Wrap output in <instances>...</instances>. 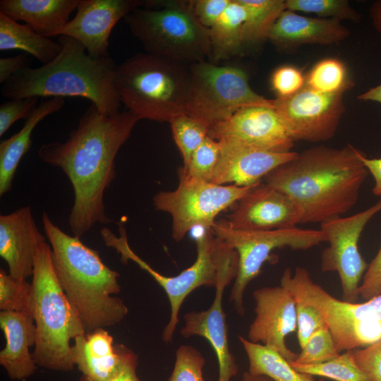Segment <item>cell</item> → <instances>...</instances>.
Returning <instances> with one entry per match:
<instances>
[{
  "label": "cell",
  "instance_id": "1",
  "mask_svg": "<svg viewBox=\"0 0 381 381\" xmlns=\"http://www.w3.org/2000/svg\"><path fill=\"white\" fill-rule=\"evenodd\" d=\"M140 120L128 110L104 115L92 104L65 142L39 148V158L61 169L72 184L68 224L73 236L80 238L96 224L111 222L105 212L104 192L116 175V155Z\"/></svg>",
  "mask_w": 381,
  "mask_h": 381
},
{
  "label": "cell",
  "instance_id": "2",
  "mask_svg": "<svg viewBox=\"0 0 381 381\" xmlns=\"http://www.w3.org/2000/svg\"><path fill=\"white\" fill-rule=\"evenodd\" d=\"M359 150L317 146L298 153L262 180L291 197L303 223H323L341 217L356 203L369 172Z\"/></svg>",
  "mask_w": 381,
  "mask_h": 381
},
{
  "label": "cell",
  "instance_id": "3",
  "mask_svg": "<svg viewBox=\"0 0 381 381\" xmlns=\"http://www.w3.org/2000/svg\"><path fill=\"white\" fill-rule=\"evenodd\" d=\"M42 221L51 244L53 266L60 285L76 310L86 332L121 322L128 313L123 300L119 273L80 237L64 232L44 212Z\"/></svg>",
  "mask_w": 381,
  "mask_h": 381
},
{
  "label": "cell",
  "instance_id": "4",
  "mask_svg": "<svg viewBox=\"0 0 381 381\" xmlns=\"http://www.w3.org/2000/svg\"><path fill=\"white\" fill-rule=\"evenodd\" d=\"M57 41L62 48L56 58L40 67L18 71L3 84L2 96L9 99L80 97L104 115L119 112L121 102L114 85L116 65L112 58L91 56L68 36H59Z\"/></svg>",
  "mask_w": 381,
  "mask_h": 381
},
{
  "label": "cell",
  "instance_id": "5",
  "mask_svg": "<svg viewBox=\"0 0 381 381\" xmlns=\"http://www.w3.org/2000/svg\"><path fill=\"white\" fill-rule=\"evenodd\" d=\"M32 277V315L36 327L32 358L39 367L72 370L75 365L70 341L86 330L59 282L52 248L46 242L37 248Z\"/></svg>",
  "mask_w": 381,
  "mask_h": 381
},
{
  "label": "cell",
  "instance_id": "6",
  "mask_svg": "<svg viewBox=\"0 0 381 381\" xmlns=\"http://www.w3.org/2000/svg\"><path fill=\"white\" fill-rule=\"evenodd\" d=\"M189 65L140 52L116 65L114 85L120 101L140 120L168 122L186 114Z\"/></svg>",
  "mask_w": 381,
  "mask_h": 381
},
{
  "label": "cell",
  "instance_id": "7",
  "mask_svg": "<svg viewBox=\"0 0 381 381\" xmlns=\"http://www.w3.org/2000/svg\"><path fill=\"white\" fill-rule=\"evenodd\" d=\"M118 226L119 236L109 228H104L101 231L102 240L107 246L114 248L120 255L123 264L133 261L164 290L171 306L170 319L162 336L166 343L172 341L181 307L193 291L202 286L216 287L221 282L230 284L236 277L237 252L218 238L211 229H205L195 238L197 256L193 265L176 276L168 277L154 270L131 249L125 225L120 223Z\"/></svg>",
  "mask_w": 381,
  "mask_h": 381
},
{
  "label": "cell",
  "instance_id": "8",
  "mask_svg": "<svg viewBox=\"0 0 381 381\" xmlns=\"http://www.w3.org/2000/svg\"><path fill=\"white\" fill-rule=\"evenodd\" d=\"M124 21L147 53L188 65L210 61L209 30L195 16L190 1H145Z\"/></svg>",
  "mask_w": 381,
  "mask_h": 381
},
{
  "label": "cell",
  "instance_id": "9",
  "mask_svg": "<svg viewBox=\"0 0 381 381\" xmlns=\"http://www.w3.org/2000/svg\"><path fill=\"white\" fill-rule=\"evenodd\" d=\"M280 285L295 299L314 306L322 315L337 351L368 346L381 339V295L364 303L339 300L315 283L308 270H284Z\"/></svg>",
  "mask_w": 381,
  "mask_h": 381
},
{
  "label": "cell",
  "instance_id": "10",
  "mask_svg": "<svg viewBox=\"0 0 381 381\" xmlns=\"http://www.w3.org/2000/svg\"><path fill=\"white\" fill-rule=\"evenodd\" d=\"M189 71L186 114L204 124L208 131L243 107L275 108V99L253 91L248 75L239 67L202 61L190 64Z\"/></svg>",
  "mask_w": 381,
  "mask_h": 381
},
{
  "label": "cell",
  "instance_id": "11",
  "mask_svg": "<svg viewBox=\"0 0 381 381\" xmlns=\"http://www.w3.org/2000/svg\"><path fill=\"white\" fill-rule=\"evenodd\" d=\"M213 234L238 255V268L229 296L236 313H245L243 295L249 283L260 273L272 252L284 247L307 250L327 241L322 229L294 227L269 231L241 230L231 227L226 219L217 220L211 228Z\"/></svg>",
  "mask_w": 381,
  "mask_h": 381
},
{
  "label": "cell",
  "instance_id": "12",
  "mask_svg": "<svg viewBox=\"0 0 381 381\" xmlns=\"http://www.w3.org/2000/svg\"><path fill=\"white\" fill-rule=\"evenodd\" d=\"M178 175L179 184L174 190H162L153 197L155 209L171 215L172 238L177 242L195 226L211 229L220 212L237 203L257 185H219L179 172Z\"/></svg>",
  "mask_w": 381,
  "mask_h": 381
},
{
  "label": "cell",
  "instance_id": "13",
  "mask_svg": "<svg viewBox=\"0 0 381 381\" xmlns=\"http://www.w3.org/2000/svg\"><path fill=\"white\" fill-rule=\"evenodd\" d=\"M381 212V199L368 208L346 217H336L321 224L329 246L321 254L322 272L339 274L343 301L356 303L360 282L368 264L358 250V241L368 222Z\"/></svg>",
  "mask_w": 381,
  "mask_h": 381
},
{
  "label": "cell",
  "instance_id": "14",
  "mask_svg": "<svg viewBox=\"0 0 381 381\" xmlns=\"http://www.w3.org/2000/svg\"><path fill=\"white\" fill-rule=\"evenodd\" d=\"M344 92L325 94L306 86L286 97H277L275 109L294 140L332 138L344 111Z\"/></svg>",
  "mask_w": 381,
  "mask_h": 381
},
{
  "label": "cell",
  "instance_id": "15",
  "mask_svg": "<svg viewBox=\"0 0 381 381\" xmlns=\"http://www.w3.org/2000/svg\"><path fill=\"white\" fill-rule=\"evenodd\" d=\"M253 296L255 317L249 327L248 339L274 350L289 362L295 361L298 354L285 341L296 328L294 296L282 285L258 289Z\"/></svg>",
  "mask_w": 381,
  "mask_h": 381
},
{
  "label": "cell",
  "instance_id": "16",
  "mask_svg": "<svg viewBox=\"0 0 381 381\" xmlns=\"http://www.w3.org/2000/svg\"><path fill=\"white\" fill-rule=\"evenodd\" d=\"M208 136L216 140H231L277 153L292 151L294 143L275 108L261 106L238 110L228 119L211 128Z\"/></svg>",
  "mask_w": 381,
  "mask_h": 381
},
{
  "label": "cell",
  "instance_id": "17",
  "mask_svg": "<svg viewBox=\"0 0 381 381\" xmlns=\"http://www.w3.org/2000/svg\"><path fill=\"white\" fill-rule=\"evenodd\" d=\"M144 4L140 0H79L75 16L55 37L74 38L91 56H110L108 47L112 29L119 20Z\"/></svg>",
  "mask_w": 381,
  "mask_h": 381
},
{
  "label": "cell",
  "instance_id": "18",
  "mask_svg": "<svg viewBox=\"0 0 381 381\" xmlns=\"http://www.w3.org/2000/svg\"><path fill=\"white\" fill-rule=\"evenodd\" d=\"M227 218L236 229H284L301 224L302 211L291 197L262 181L239 200Z\"/></svg>",
  "mask_w": 381,
  "mask_h": 381
},
{
  "label": "cell",
  "instance_id": "19",
  "mask_svg": "<svg viewBox=\"0 0 381 381\" xmlns=\"http://www.w3.org/2000/svg\"><path fill=\"white\" fill-rule=\"evenodd\" d=\"M220 155L211 183L246 187L256 185L297 152L277 153L254 148L231 140H217Z\"/></svg>",
  "mask_w": 381,
  "mask_h": 381
},
{
  "label": "cell",
  "instance_id": "20",
  "mask_svg": "<svg viewBox=\"0 0 381 381\" xmlns=\"http://www.w3.org/2000/svg\"><path fill=\"white\" fill-rule=\"evenodd\" d=\"M44 242L30 206L0 216V255L14 279L32 277L37 248Z\"/></svg>",
  "mask_w": 381,
  "mask_h": 381
},
{
  "label": "cell",
  "instance_id": "21",
  "mask_svg": "<svg viewBox=\"0 0 381 381\" xmlns=\"http://www.w3.org/2000/svg\"><path fill=\"white\" fill-rule=\"evenodd\" d=\"M229 284L228 282H221L216 286L214 299L208 309L186 313L183 317L185 324L180 330L181 334L185 338L196 335L208 341L217 358L218 381H231L238 370L236 358L230 351L222 304L224 289Z\"/></svg>",
  "mask_w": 381,
  "mask_h": 381
},
{
  "label": "cell",
  "instance_id": "22",
  "mask_svg": "<svg viewBox=\"0 0 381 381\" xmlns=\"http://www.w3.org/2000/svg\"><path fill=\"white\" fill-rule=\"evenodd\" d=\"M349 34L340 20L306 17L286 9L271 27L266 39L279 47L289 48L306 44L338 43Z\"/></svg>",
  "mask_w": 381,
  "mask_h": 381
},
{
  "label": "cell",
  "instance_id": "23",
  "mask_svg": "<svg viewBox=\"0 0 381 381\" xmlns=\"http://www.w3.org/2000/svg\"><path fill=\"white\" fill-rule=\"evenodd\" d=\"M0 327L6 345L0 351V364L8 377L25 380L32 376L37 366L30 347L35 346L36 327L31 315L13 311L0 312Z\"/></svg>",
  "mask_w": 381,
  "mask_h": 381
},
{
  "label": "cell",
  "instance_id": "24",
  "mask_svg": "<svg viewBox=\"0 0 381 381\" xmlns=\"http://www.w3.org/2000/svg\"><path fill=\"white\" fill-rule=\"evenodd\" d=\"M123 344H115L104 328L85 332L74 339L71 356L82 375L92 381H107L118 372Z\"/></svg>",
  "mask_w": 381,
  "mask_h": 381
},
{
  "label": "cell",
  "instance_id": "25",
  "mask_svg": "<svg viewBox=\"0 0 381 381\" xmlns=\"http://www.w3.org/2000/svg\"><path fill=\"white\" fill-rule=\"evenodd\" d=\"M79 0H1L0 13L22 20L37 34L55 37L70 20Z\"/></svg>",
  "mask_w": 381,
  "mask_h": 381
},
{
  "label": "cell",
  "instance_id": "26",
  "mask_svg": "<svg viewBox=\"0 0 381 381\" xmlns=\"http://www.w3.org/2000/svg\"><path fill=\"white\" fill-rule=\"evenodd\" d=\"M63 97L42 101L25 120L23 126L11 137L0 143V195L12 188L13 181L23 157L32 146V133L37 125L49 115L59 111L64 105Z\"/></svg>",
  "mask_w": 381,
  "mask_h": 381
},
{
  "label": "cell",
  "instance_id": "27",
  "mask_svg": "<svg viewBox=\"0 0 381 381\" xmlns=\"http://www.w3.org/2000/svg\"><path fill=\"white\" fill-rule=\"evenodd\" d=\"M246 11L239 0H231L217 22L208 29L210 61L218 63L240 53L245 44L244 30Z\"/></svg>",
  "mask_w": 381,
  "mask_h": 381
},
{
  "label": "cell",
  "instance_id": "28",
  "mask_svg": "<svg viewBox=\"0 0 381 381\" xmlns=\"http://www.w3.org/2000/svg\"><path fill=\"white\" fill-rule=\"evenodd\" d=\"M61 48L58 41L42 36L27 25H21L0 13L1 51L22 50L46 64L56 58Z\"/></svg>",
  "mask_w": 381,
  "mask_h": 381
},
{
  "label": "cell",
  "instance_id": "29",
  "mask_svg": "<svg viewBox=\"0 0 381 381\" xmlns=\"http://www.w3.org/2000/svg\"><path fill=\"white\" fill-rule=\"evenodd\" d=\"M239 341L248 359V372L265 375L273 381H315L313 376L296 370L274 350L239 336Z\"/></svg>",
  "mask_w": 381,
  "mask_h": 381
},
{
  "label": "cell",
  "instance_id": "30",
  "mask_svg": "<svg viewBox=\"0 0 381 381\" xmlns=\"http://www.w3.org/2000/svg\"><path fill=\"white\" fill-rule=\"evenodd\" d=\"M246 11L245 44L256 43L267 38L274 22L286 10L283 0H239Z\"/></svg>",
  "mask_w": 381,
  "mask_h": 381
},
{
  "label": "cell",
  "instance_id": "31",
  "mask_svg": "<svg viewBox=\"0 0 381 381\" xmlns=\"http://www.w3.org/2000/svg\"><path fill=\"white\" fill-rule=\"evenodd\" d=\"M289 363L300 373L335 381H370L356 363L353 350L346 351L330 361L318 364H298L294 361Z\"/></svg>",
  "mask_w": 381,
  "mask_h": 381
},
{
  "label": "cell",
  "instance_id": "32",
  "mask_svg": "<svg viewBox=\"0 0 381 381\" xmlns=\"http://www.w3.org/2000/svg\"><path fill=\"white\" fill-rule=\"evenodd\" d=\"M344 64L338 59H325L310 70L306 78V85L325 94L345 92L351 87Z\"/></svg>",
  "mask_w": 381,
  "mask_h": 381
},
{
  "label": "cell",
  "instance_id": "33",
  "mask_svg": "<svg viewBox=\"0 0 381 381\" xmlns=\"http://www.w3.org/2000/svg\"><path fill=\"white\" fill-rule=\"evenodd\" d=\"M169 123L174 140L183 158V167H185L194 151L208 136V128L186 114L176 116Z\"/></svg>",
  "mask_w": 381,
  "mask_h": 381
},
{
  "label": "cell",
  "instance_id": "34",
  "mask_svg": "<svg viewBox=\"0 0 381 381\" xmlns=\"http://www.w3.org/2000/svg\"><path fill=\"white\" fill-rule=\"evenodd\" d=\"M32 293L31 283L16 279L4 270H0L1 310L32 315Z\"/></svg>",
  "mask_w": 381,
  "mask_h": 381
},
{
  "label": "cell",
  "instance_id": "35",
  "mask_svg": "<svg viewBox=\"0 0 381 381\" xmlns=\"http://www.w3.org/2000/svg\"><path fill=\"white\" fill-rule=\"evenodd\" d=\"M286 9L315 13L321 18L358 22L361 15L345 0H286Z\"/></svg>",
  "mask_w": 381,
  "mask_h": 381
},
{
  "label": "cell",
  "instance_id": "36",
  "mask_svg": "<svg viewBox=\"0 0 381 381\" xmlns=\"http://www.w3.org/2000/svg\"><path fill=\"white\" fill-rule=\"evenodd\" d=\"M220 150L219 141L207 136L192 154L187 165L179 168V172L190 178L210 182L218 164Z\"/></svg>",
  "mask_w": 381,
  "mask_h": 381
},
{
  "label": "cell",
  "instance_id": "37",
  "mask_svg": "<svg viewBox=\"0 0 381 381\" xmlns=\"http://www.w3.org/2000/svg\"><path fill=\"white\" fill-rule=\"evenodd\" d=\"M339 354L326 325L310 336L294 362L298 364H318L330 361Z\"/></svg>",
  "mask_w": 381,
  "mask_h": 381
},
{
  "label": "cell",
  "instance_id": "38",
  "mask_svg": "<svg viewBox=\"0 0 381 381\" xmlns=\"http://www.w3.org/2000/svg\"><path fill=\"white\" fill-rule=\"evenodd\" d=\"M205 359L202 353L190 345H181L176 351L173 370L166 381H205L202 369Z\"/></svg>",
  "mask_w": 381,
  "mask_h": 381
},
{
  "label": "cell",
  "instance_id": "39",
  "mask_svg": "<svg viewBox=\"0 0 381 381\" xmlns=\"http://www.w3.org/2000/svg\"><path fill=\"white\" fill-rule=\"evenodd\" d=\"M295 301L297 337L300 347L302 349L310 336L327 324L322 315L314 306L298 299Z\"/></svg>",
  "mask_w": 381,
  "mask_h": 381
},
{
  "label": "cell",
  "instance_id": "40",
  "mask_svg": "<svg viewBox=\"0 0 381 381\" xmlns=\"http://www.w3.org/2000/svg\"><path fill=\"white\" fill-rule=\"evenodd\" d=\"M38 97L9 99L0 105V136L18 119H26L40 103Z\"/></svg>",
  "mask_w": 381,
  "mask_h": 381
},
{
  "label": "cell",
  "instance_id": "41",
  "mask_svg": "<svg viewBox=\"0 0 381 381\" xmlns=\"http://www.w3.org/2000/svg\"><path fill=\"white\" fill-rule=\"evenodd\" d=\"M306 84V78L298 68L291 66H282L277 68L271 77L272 88L277 97L291 96Z\"/></svg>",
  "mask_w": 381,
  "mask_h": 381
},
{
  "label": "cell",
  "instance_id": "42",
  "mask_svg": "<svg viewBox=\"0 0 381 381\" xmlns=\"http://www.w3.org/2000/svg\"><path fill=\"white\" fill-rule=\"evenodd\" d=\"M358 368L370 381H381V339L363 349L353 350Z\"/></svg>",
  "mask_w": 381,
  "mask_h": 381
},
{
  "label": "cell",
  "instance_id": "43",
  "mask_svg": "<svg viewBox=\"0 0 381 381\" xmlns=\"http://www.w3.org/2000/svg\"><path fill=\"white\" fill-rule=\"evenodd\" d=\"M231 0H193L192 11L198 21L206 28H211L219 18Z\"/></svg>",
  "mask_w": 381,
  "mask_h": 381
},
{
  "label": "cell",
  "instance_id": "44",
  "mask_svg": "<svg viewBox=\"0 0 381 381\" xmlns=\"http://www.w3.org/2000/svg\"><path fill=\"white\" fill-rule=\"evenodd\" d=\"M381 295V243L380 248L368 264L359 286V296L367 301Z\"/></svg>",
  "mask_w": 381,
  "mask_h": 381
},
{
  "label": "cell",
  "instance_id": "45",
  "mask_svg": "<svg viewBox=\"0 0 381 381\" xmlns=\"http://www.w3.org/2000/svg\"><path fill=\"white\" fill-rule=\"evenodd\" d=\"M138 364V355L124 346L120 368L115 375L107 381H140L137 375ZM79 381L92 380L82 375Z\"/></svg>",
  "mask_w": 381,
  "mask_h": 381
},
{
  "label": "cell",
  "instance_id": "46",
  "mask_svg": "<svg viewBox=\"0 0 381 381\" xmlns=\"http://www.w3.org/2000/svg\"><path fill=\"white\" fill-rule=\"evenodd\" d=\"M30 59L25 54L0 58V83L4 84L18 71L28 67Z\"/></svg>",
  "mask_w": 381,
  "mask_h": 381
},
{
  "label": "cell",
  "instance_id": "47",
  "mask_svg": "<svg viewBox=\"0 0 381 381\" xmlns=\"http://www.w3.org/2000/svg\"><path fill=\"white\" fill-rule=\"evenodd\" d=\"M360 159L367 168L368 172L373 176L375 185L372 192L375 195H381V158H368L361 152Z\"/></svg>",
  "mask_w": 381,
  "mask_h": 381
},
{
  "label": "cell",
  "instance_id": "48",
  "mask_svg": "<svg viewBox=\"0 0 381 381\" xmlns=\"http://www.w3.org/2000/svg\"><path fill=\"white\" fill-rule=\"evenodd\" d=\"M358 98L362 101H372L381 103V84L370 88L366 92L358 95Z\"/></svg>",
  "mask_w": 381,
  "mask_h": 381
},
{
  "label": "cell",
  "instance_id": "49",
  "mask_svg": "<svg viewBox=\"0 0 381 381\" xmlns=\"http://www.w3.org/2000/svg\"><path fill=\"white\" fill-rule=\"evenodd\" d=\"M370 16L375 28L381 34V0L375 1L371 6Z\"/></svg>",
  "mask_w": 381,
  "mask_h": 381
},
{
  "label": "cell",
  "instance_id": "50",
  "mask_svg": "<svg viewBox=\"0 0 381 381\" xmlns=\"http://www.w3.org/2000/svg\"><path fill=\"white\" fill-rule=\"evenodd\" d=\"M241 381H273L270 377L265 375H255L250 373L248 371L245 372Z\"/></svg>",
  "mask_w": 381,
  "mask_h": 381
},
{
  "label": "cell",
  "instance_id": "51",
  "mask_svg": "<svg viewBox=\"0 0 381 381\" xmlns=\"http://www.w3.org/2000/svg\"><path fill=\"white\" fill-rule=\"evenodd\" d=\"M319 381H325L324 380L322 379H320Z\"/></svg>",
  "mask_w": 381,
  "mask_h": 381
}]
</instances>
